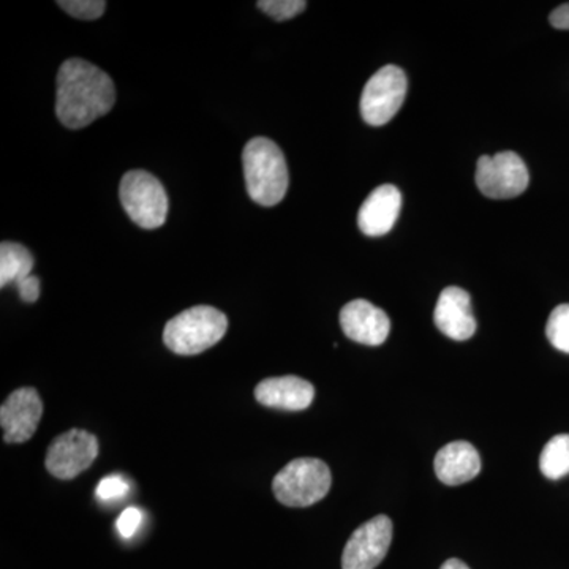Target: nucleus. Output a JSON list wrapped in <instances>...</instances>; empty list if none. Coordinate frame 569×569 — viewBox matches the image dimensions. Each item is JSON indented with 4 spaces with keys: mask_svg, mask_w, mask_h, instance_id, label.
<instances>
[{
    "mask_svg": "<svg viewBox=\"0 0 569 569\" xmlns=\"http://www.w3.org/2000/svg\"><path fill=\"white\" fill-rule=\"evenodd\" d=\"M541 473L548 479H560L569 475V436L561 433L550 438L539 458Z\"/></svg>",
    "mask_w": 569,
    "mask_h": 569,
    "instance_id": "17",
    "label": "nucleus"
},
{
    "mask_svg": "<svg viewBox=\"0 0 569 569\" xmlns=\"http://www.w3.org/2000/svg\"><path fill=\"white\" fill-rule=\"evenodd\" d=\"M18 293H20L22 301L36 302L40 296V280L39 277L29 276L17 283Z\"/></svg>",
    "mask_w": 569,
    "mask_h": 569,
    "instance_id": "23",
    "label": "nucleus"
},
{
    "mask_svg": "<svg viewBox=\"0 0 569 569\" xmlns=\"http://www.w3.org/2000/svg\"><path fill=\"white\" fill-rule=\"evenodd\" d=\"M142 523V512L138 508H127L126 511L119 516L118 531L123 539L133 538L137 531L140 530Z\"/></svg>",
    "mask_w": 569,
    "mask_h": 569,
    "instance_id": "22",
    "label": "nucleus"
},
{
    "mask_svg": "<svg viewBox=\"0 0 569 569\" xmlns=\"http://www.w3.org/2000/svg\"><path fill=\"white\" fill-rule=\"evenodd\" d=\"M340 326L348 339L367 347L387 342L391 331L387 313L366 299H355L340 310Z\"/></svg>",
    "mask_w": 569,
    "mask_h": 569,
    "instance_id": "11",
    "label": "nucleus"
},
{
    "mask_svg": "<svg viewBox=\"0 0 569 569\" xmlns=\"http://www.w3.org/2000/svg\"><path fill=\"white\" fill-rule=\"evenodd\" d=\"M392 541V520L377 516L362 523L348 539L342 569H376L387 557Z\"/></svg>",
    "mask_w": 569,
    "mask_h": 569,
    "instance_id": "9",
    "label": "nucleus"
},
{
    "mask_svg": "<svg viewBox=\"0 0 569 569\" xmlns=\"http://www.w3.org/2000/svg\"><path fill=\"white\" fill-rule=\"evenodd\" d=\"M546 336L553 348L569 355V305L552 310L546 326Z\"/></svg>",
    "mask_w": 569,
    "mask_h": 569,
    "instance_id": "18",
    "label": "nucleus"
},
{
    "mask_svg": "<svg viewBox=\"0 0 569 569\" xmlns=\"http://www.w3.org/2000/svg\"><path fill=\"white\" fill-rule=\"evenodd\" d=\"M114 102V82L102 69L82 59L62 63L56 82V116L67 129L91 126L108 114Z\"/></svg>",
    "mask_w": 569,
    "mask_h": 569,
    "instance_id": "1",
    "label": "nucleus"
},
{
    "mask_svg": "<svg viewBox=\"0 0 569 569\" xmlns=\"http://www.w3.org/2000/svg\"><path fill=\"white\" fill-rule=\"evenodd\" d=\"M402 208V194L391 183L378 187L367 197L358 213V227L366 236H383L395 227Z\"/></svg>",
    "mask_w": 569,
    "mask_h": 569,
    "instance_id": "14",
    "label": "nucleus"
},
{
    "mask_svg": "<svg viewBox=\"0 0 569 569\" xmlns=\"http://www.w3.org/2000/svg\"><path fill=\"white\" fill-rule=\"evenodd\" d=\"M58 6L78 20H99L107 10L103 0H59Z\"/></svg>",
    "mask_w": 569,
    "mask_h": 569,
    "instance_id": "19",
    "label": "nucleus"
},
{
    "mask_svg": "<svg viewBox=\"0 0 569 569\" xmlns=\"http://www.w3.org/2000/svg\"><path fill=\"white\" fill-rule=\"evenodd\" d=\"M433 467L443 485L460 486L478 477L481 458L477 448L468 441H452L437 452Z\"/></svg>",
    "mask_w": 569,
    "mask_h": 569,
    "instance_id": "15",
    "label": "nucleus"
},
{
    "mask_svg": "<svg viewBox=\"0 0 569 569\" xmlns=\"http://www.w3.org/2000/svg\"><path fill=\"white\" fill-rule=\"evenodd\" d=\"M550 24L560 31H569V3H563L550 13Z\"/></svg>",
    "mask_w": 569,
    "mask_h": 569,
    "instance_id": "24",
    "label": "nucleus"
},
{
    "mask_svg": "<svg viewBox=\"0 0 569 569\" xmlns=\"http://www.w3.org/2000/svg\"><path fill=\"white\" fill-rule=\"evenodd\" d=\"M33 257L24 246L6 241L0 244V287L20 283L32 276Z\"/></svg>",
    "mask_w": 569,
    "mask_h": 569,
    "instance_id": "16",
    "label": "nucleus"
},
{
    "mask_svg": "<svg viewBox=\"0 0 569 569\" xmlns=\"http://www.w3.org/2000/svg\"><path fill=\"white\" fill-rule=\"evenodd\" d=\"M475 178L481 193L492 200L519 197L530 182L527 164L512 151L479 157Z\"/></svg>",
    "mask_w": 569,
    "mask_h": 569,
    "instance_id": "6",
    "label": "nucleus"
},
{
    "mask_svg": "<svg viewBox=\"0 0 569 569\" xmlns=\"http://www.w3.org/2000/svg\"><path fill=\"white\" fill-rule=\"evenodd\" d=\"M130 490V485L121 475H111V477L103 478L97 486L96 496L102 501L119 500L127 496Z\"/></svg>",
    "mask_w": 569,
    "mask_h": 569,
    "instance_id": "21",
    "label": "nucleus"
},
{
    "mask_svg": "<svg viewBox=\"0 0 569 569\" xmlns=\"http://www.w3.org/2000/svg\"><path fill=\"white\" fill-rule=\"evenodd\" d=\"M440 569H470L467 563L459 559H449L441 565Z\"/></svg>",
    "mask_w": 569,
    "mask_h": 569,
    "instance_id": "25",
    "label": "nucleus"
},
{
    "mask_svg": "<svg viewBox=\"0 0 569 569\" xmlns=\"http://www.w3.org/2000/svg\"><path fill=\"white\" fill-rule=\"evenodd\" d=\"M121 203L130 219L144 230L162 227L168 216V194L162 182L148 171L133 170L123 176Z\"/></svg>",
    "mask_w": 569,
    "mask_h": 569,
    "instance_id": "5",
    "label": "nucleus"
},
{
    "mask_svg": "<svg viewBox=\"0 0 569 569\" xmlns=\"http://www.w3.org/2000/svg\"><path fill=\"white\" fill-rule=\"evenodd\" d=\"M331 482V470L323 460L296 459L277 473L272 490L284 507L306 508L323 500Z\"/></svg>",
    "mask_w": 569,
    "mask_h": 569,
    "instance_id": "4",
    "label": "nucleus"
},
{
    "mask_svg": "<svg viewBox=\"0 0 569 569\" xmlns=\"http://www.w3.org/2000/svg\"><path fill=\"white\" fill-rule=\"evenodd\" d=\"M433 320L445 336L458 342L471 339L477 332L470 295L459 287H448L441 291Z\"/></svg>",
    "mask_w": 569,
    "mask_h": 569,
    "instance_id": "12",
    "label": "nucleus"
},
{
    "mask_svg": "<svg viewBox=\"0 0 569 569\" xmlns=\"http://www.w3.org/2000/svg\"><path fill=\"white\" fill-rule=\"evenodd\" d=\"M254 397L264 407L287 411H302L312 406L316 388L295 376L272 377L258 383Z\"/></svg>",
    "mask_w": 569,
    "mask_h": 569,
    "instance_id": "13",
    "label": "nucleus"
},
{
    "mask_svg": "<svg viewBox=\"0 0 569 569\" xmlns=\"http://www.w3.org/2000/svg\"><path fill=\"white\" fill-rule=\"evenodd\" d=\"M247 192L264 208L279 204L287 194L288 167L279 146L268 138L258 137L247 142L242 152Z\"/></svg>",
    "mask_w": 569,
    "mask_h": 569,
    "instance_id": "2",
    "label": "nucleus"
},
{
    "mask_svg": "<svg viewBox=\"0 0 569 569\" xmlns=\"http://www.w3.org/2000/svg\"><path fill=\"white\" fill-rule=\"evenodd\" d=\"M227 329L224 313L213 307L197 306L168 321L163 342L176 355H200L217 346L227 335Z\"/></svg>",
    "mask_w": 569,
    "mask_h": 569,
    "instance_id": "3",
    "label": "nucleus"
},
{
    "mask_svg": "<svg viewBox=\"0 0 569 569\" xmlns=\"http://www.w3.org/2000/svg\"><path fill=\"white\" fill-rule=\"evenodd\" d=\"M99 456V441L88 430L71 429L52 441L48 449V471L59 479H73L92 466Z\"/></svg>",
    "mask_w": 569,
    "mask_h": 569,
    "instance_id": "8",
    "label": "nucleus"
},
{
    "mask_svg": "<svg viewBox=\"0 0 569 569\" xmlns=\"http://www.w3.org/2000/svg\"><path fill=\"white\" fill-rule=\"evenodd\" d=\"M406 96V73L396 66L383 67L367 81L362 91V119L369 126H385L399 112Z\"/></svg>",
    "mask_w": 569,
    "mask_h": 569,
    "instance_id": "7",
    "label": "nucleus"
},
{
    "mask_svg": "<svg viewBox=\"0 0 569 569\" xmlns=\"http://www.w3.org/2000/svg\"><path fill=\"white\" fill-rule=\"evenodd\" d=\"M257 6L276 21H287L302 13L307 2L305 0H261Z\"/></svg>",
    "mask_w": 569,
    "mask_h": 569,
    "instance_id": "20",
    "label": "nucleus"
},
{
    "mask_svg": "<svg viewBox=\"0 0 569 569\" xmlns=\"http://www.w3.org/2000/svg\"><path fill=\"white\" fill-rule=\"evenodd\" d=\"M43 415V402L33 388L11 392L0 408V426L7 443H24L36 433Z\"/></svg>",
    "mask_w": 569,
    "mask_h": 569,
    "instance_id": "10",
    "label": "nucleus"
}]
</instances>
